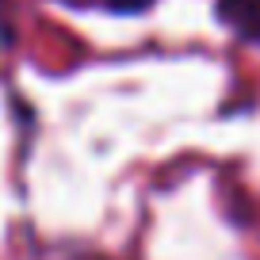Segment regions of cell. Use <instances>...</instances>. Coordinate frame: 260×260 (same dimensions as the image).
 <instances>
[{
  "instance_id": "1",
  "label": "cell",
  "mask_w": 260,
  "mask_h": 260,
  "mask_svg": "<svg viewBox=\"0 0 260 260\" xmlns=\"http://www.w3.org/2000/svg\"><path fill=\"white\" fill-rule=\"evenodd\" d=\"M218 16L226 19L241 39L260 42V0H222Z\"/></svg>"
}]
</instances>
